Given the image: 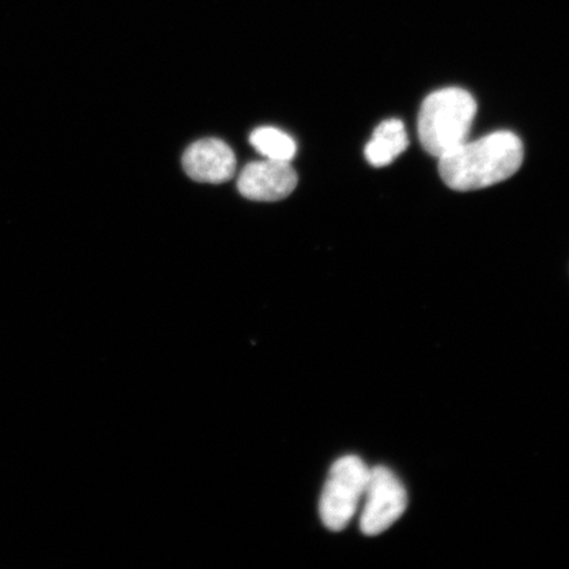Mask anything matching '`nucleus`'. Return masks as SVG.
<instances>
[{
    "label": "nucleus",
    "mask_w": 569,
    "mask_h": 569,
    "mask_svg": "<svg viewBox=\"0 0 569 569\" xmlns=\"http://www.w3.org/2000/svg\"><path fill=\"white\" fill-rule=\"evenodd\" d=\"M523 156V144L517 134L498 131L479 140H467L442 156L439 174L452 190H480L515 176L522 166Z\"/></svg>",
    "instance_id": "obj_1"
},
{
    "label": "nucleus",
    "mask_w": 569,
    "mask_h": 569,
    "mask_svg": "<svg viewBox=\"0 0 569 569\" xmlns=\"http://www.w3.org/2000/svg\"><path fill=\"white\" fill-rule=\"evenodd\" d=\"M478 104L468 91L447 88L425 99L418 118V134L427 153L442 158L468 140Z\"/></svg>",
    "instance_id": "obj_2"
},
{
    "label": "nucleus",
    "mask_w": 569,
    "mask_h": 569,
    "mask_svg": "<svg viewBox=\"0 0 569 569\" xmlns=\"http://www.w3.org/2000/svg\"><path fill=\"white\" fill-rule=\"evenodd\" d=\"M369 468L355 455L340 458L330 469L320 496L319 513L327 529L347 528L365 497Z\"/></svg>",
    "instance_id": "obj_3"
},
{
    "label": "nucleus",
    "mask_w": 569,
    "mask_h": 569,
    "mask_svg": "<svg viewBox=\"0 0 569 569\" xmlns=\"http://www.w3.org/2000/svg\"><path fill=\"white\" fill-rule=\"evenodd\" d=\"M365 508L360 518V529L368 537L387 531L405 513L408 493L397 476L386 467L369 469L365 492Z\"/></svg>",
    "instance_id": "obj_4"
},
{
    "label": "nucleus",
    "mask_w": 569,
    "mask_h": 569,
    "mask_svg": "<svg viewBox=\"0 0 569 569\" xmlns=\"http://www.w3.org/2000/svg\"><path fill=\"white\" fill-rule=\"evenodd\" d=\"M298 176L289 161L264 159L241 170L238 180L240 194L258 202H276L296 190Z\"/></svg>",
    "instance_id": "obj_5"
},
{
    "label": "nucleus",
    "mask_w": 569,
    "mask_h": 569,
    "mask_svg": "<svg viewBox=\"0 0 569 569\" xmlns=\"http://www.w3.org/2000/svg\"><path fill=\"white\" fill-rule=\"evenodd\" d=\"M184 172L197 182L223 183L234 174L237 158L230 146L219 139H202L183 153Z\"/></svg>",
    "instance_id": "obj_6"
},
{
    "label": "nucleus",
    "mask_w": 569,
    "mask_h": 569,
    "mask_svg": "<svg viewBox=\"0 0 569 569\" xmlns=\"http://www.w3.org/2000/svg\"><path fill=\"white\" fill-rule=\"evenodd\" d=\"M408 147L409 138L401 120L389 119L376 128L372 140L366 147V158L375 168L387 167Z\"/></svg>",
    "instance_id": "obj_7"
},
{
    "label": "nucleus",
    "mask_w": 569,
    "mask_h": 569,
    "mask_svg": "<svg viewBox=\"0 0 569 569\" xmlns=\"http://www.w3.org/2000/svg\"><path fill=\"white\" fill-rule=\"evenodd\" d=\"M252 147L262 158L277 161H291L297 154V144L288 133L274 127H260L249 138Z\"/></svg>",
    "instance_id": "obj_8"
}]
</instances>
